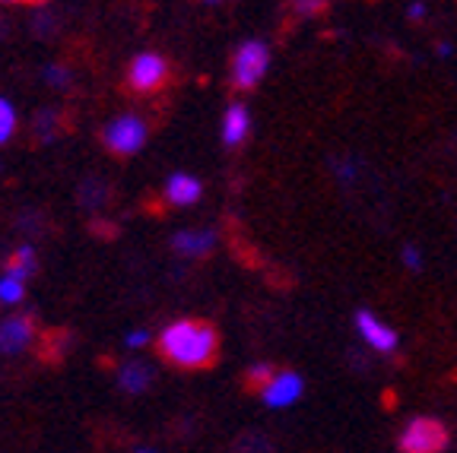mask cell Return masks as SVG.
Listing matches in <instances>:
<instances>
[{"instance_id": "cell-26", "label": "cell", "mask_w": 457, "mask_h": 453, "mask_svg": "<svg viewBox=\"0 0 457 453\" xmlns=\"http://www.w3.org/2000/svg\"><path fill=\"white\" fill-rule=\"evenodd\" d=\"M137 453H156V450H146V447H140V450H137Z\"/></svg>"}, {"instance_id": "cell-17", "label": "cell", "mask_w": 457, "mask_h": 453, "mask_svg": "<svg viewBox=\"0 0 457 453\" xmlns=\"http://www.w3.org/2000/svg\"><path fill=\"white\" fill-rule=\"evenodd\" d=\"M13 130H16V114L7 99H0V146L13 136Z\"/></svg>"}, {"instance_id": "cell-21", "label": "cell", "mask_w": 457, "mask_h": 453, "mask_svg": "<svg viewBox=\"0 0 457 453\" xmlns=\"http://www.w3.org/2000/svg\"><path fill=\"white\" fill-rule=\"evenodd\" d=\"M45 79H48V83H54V86H67V83H71V79H67L64 67H48V70H45Z\"/></svg>"}, {"instance_id": "cell-1", "label": "cell", "mask_w": 457, "mask_h": 453, "mask_svg": "<svg viewBox=\"0 0 457 453\" xmlns=\"http://www.w3.org/2000/svg\"><path fill=\"white\" fill-rule=\"evenodd\" d=\"M159 355L185 371H204L220 358V334L207 320H175L159 336Z\"/></svg>"}, {"instance_id": "cell-22", "label": "cell", "mask_w": 457, "mask_h": 453, "mask_svg": "<svg viewBox=\"0 0 457 453\" xmlns=\"http://www.w3.org/2000/svg\"><path fill=\"white\" fill-rule=\"evenodd\" d=\"M146 342H150V334H146V330H134V334H128V346L130 349H143Z\"/></svg>"}, {"instance_id": "cell-9", "label": "cell", "mask_w": 457, "mask_h": 453, "mask_svg": "<svg viewBox=\"0 0 457 453\" xmlns=\"http://www.w3.org/2000/svg\"><path fill=\"white\" fill-rule=\"evenodd\" d=\"M248 134H251V114H248V108L245 105H228L226 108V114H222V143L226 146H242L245 140H248Z\"/></svg>"}, {"instance_id": "cell-20", "label": "cell", "mask_w": 457, "mask_h": 453, "mask_svg": "<svg viewBox=\"0 0 457 453\" xmlns=\"http://www.w3.org/2000/svg\"><path fill=\"white\" fill-rule=\"evenodd\" d=\"M238 450H248V453H270V444H267L261 434H251V438H245L242 444H238Z\"/></svg>"}, {"instance_id": "cell-2", "label": "cell", "mask_w": 457, "mask_h": 453, "mask_svg": "<svg viewBox=\"0 0 457 453\" xmlns=\"http://www.w3.org/2000/svg\"><path fill=\"white\" fill-rule=\"evenodd\" d=\"M451 444V434L445 422L432 416H416L407 422V428L400 432L397 447L400 453H445Z\"/></svg>"}, {"instance_id": "cell-27", "label": "cell", "mask_w": 457, "mask_h": 453, "mask_svg": "<svg viewBox=\"0 0 457 453\" xmlns=\"http://www.w3.org/2000/svg\"><path fill=\"white\" fill-rule=\"evenodd\" d=\"M4 4H22V0H4Z\"/></svg>"}, {"instance_id": "cell-23", "label": "cell", "mask_w": 457, "mask_h": 453, "mask_svg": "<svg viewBox=\"0 0 457 453\" xmlns=\"http://www.w3.org/2000/svg\"><path fill=\"white\" fill-rule=\"evenodd\" d=\"M407 16L410 20H426V7H422V4H410Z\"/></svg>"}, {"instance_id": "cell-3", "label": "cell", "mask_w": 457, "mask_h": 453, "mask_svg": "<svg viewBox=\"0 0 457 453\" xmlns=\"http://www.w3.org/2000/svg\"><path fill=\"white\" fill-rule=\"evenodd\" d=\"M267 67H270V48L264 42H245L232 54V67H228V83L236 93H251L261 79H264Z\"/></svg>"}, {"instance_id": "cell-10", "label": "cell", "mask_w": 457, "mask_h": 453, "mask_svg": "<svg viewBox=\"0 0 457 453\" xmlns=\"http://www.w3.org/2000/svg\"><path fill=\"white\" fill-rule=\"evenodd\" d=\"M171 248L181 257H204L216 248V232L213 228H200V232H179L171 238Z\"/></svg>"}, {"instance_id": "cell-16", "label": "cell", "mask_w": 457, "mask_h": 453, "mask_svg": "<svg viewBox=\"0 0 457 453\" xmlns=\"http://www.w3.org/2000/svg\"><path fill=\"white\" fill-rule=\"evenodd\" d=\"M330 7V0H293V13L299 20H314V16H324Z\"/></svg>"}, {"instance_id": "cell-14", "label": "cell", "mask_w": 457, "mask_h": 453, "mask_svg": "<svg viewBox=\"0 0 457 453\" xmlns=\"http://www.w3.org/2000/svg\"><path fill=\"white\" fill-rule=\"evenodd\" d=\"M273 377H277V368H273L270 361H257V365H251V368L245 371V390H257V393H261Z\"/></svg>"}, {"instance_id": "cell-6", "label": "cell", "mask_w": 457, "mask_h": 453, "mask_svg": "<svg viewBox=\"0 0 457 453\" xmlns=\"http://www.w3.org/2000/svg\"><path fill=\"white\" fill-rule=\"evenodd\" d=\"M353 324H356V330H359V336H362L365 342H369L371 349L378 355H391V352H397V346H400V340H397V334H394L391 326L385 324V320H378L371 311H356V317H353Z\"/></svg>"}, {"instance_id": "cell-19", "label": "cell", "mask_w": 457, "mask_h": 453, "mask_svg": "<svg viewBox=\"0 0 457 453\" xmlns=\"http://www.w3.org/2000/svg\"><path fill=\"white\" fill-rule=\"evenodd\" d=\"M400 263H403L407 269H420L422 267L420 248H416V244H403V251H400Z\"/></svg>"}, {"instance_id": "cell-28", "label": "cell", "mask_w": 457, "mask_h": 453, "mask_svg": "<svg viewBox=\"0 0 457 453\" xmlns=\"http://www.w3.org/2000/svg\"><path fill=\"white\" fill-rule=\"evenodd\" d=\"M207 4H222V0H207Z\"/></svg>"}, {"instance_id": "cell-8", "label": "cell", "mask_w": 457, "mask_h": 453, "mask_svg": "<svg viewBox=\"0 0 457 453\" xmlns=\"http://www.w3.org/2000/svg\"><path fill=\"white\" fill-rule=\"evenodd\" d=\"M302 390H305V381L295 371H277V377L261 390V397L270 409H286L302 397Z\"/></svg>"}, {"instance_id": "cell-15", "label": "cell", "mask_w": 457, "mask_h": 453, "mask_svg": "<svg viewBox=\"0 0 457 453\" xmlns=\"http://www.w3.org/2000/svg\"><path fill=\"white\" fill-rule=\"evenodd\" d=\"M22 295H26V279L13 276V273L4 269V276H0V301L4 305H16Z\"/></svg>"}, {"instance_id": "cell-18", "label": "cell", "mask_w": 457, "mask_h": 453, "mask_svg": "<svg viewBox=\"0 0 457 453\" xmlns=\"http://www.w3.org/2000/svg\"><path fill=\"white\" fill-rule=\"evenodd\" d=\"M36 130H38V140H54V134H57V114L54 111H42L36 118Z\"/></svg>"}, {"instance_id": "cell-13", "label": "cell", "mask_w": 457, "mask_h": 453, "mask_svg": "<svg viewBox=\"0 0 457 453\" xmlns=\"http://www.w3.org/2000/svg\"><path fill=\"white\" fill-rule=\"evenodd\" d=\"M4 269H7V273H13V276H20V279L36 276V269H38L36 251H32V248H16L13 254H10V260L4 263Z\"/></svg>"}, {"instance_id": "cell-11", "label": "cell", "mask_w": 457, "mask_h": 453, "mask_svg": "<svg viewBox=\"0 0 457 453\" xmlns=\"http://www.w3.org/2000/svg\"><path fill=\"white\" fill-rule=\"evenodd\" d=\"M204 194V185H200L194 175H171L169 177V187H165V200L171 206H191L200 200Z\"/></svg>"}, {"instance_id": "cell-24", "label": "cell", "mask_w": 457, "mask_h": 453, "mask_svg": "<svg viewBox=\"0 0 457 453\" xmlns=\"http://www.w3.org/2000/svg\"><path fill=\"white\" fill-rule=\"evenodd\" d=\"M438 54H442V57H448V54H451V45H448V42H442V45H438Z\"/></svg>"}, {"instance_id": "cell-12", "label": "cell", "mask_w": 457, "mask_h": 453, "mask_svg": "<svg viewBox=\"0 0 457 453\" xmlns=\"http://www.w3.org/2000/svg\"><path fill=\"white\" fill-rule=\"evenodd\" d=\"M118 383H121V390H128V393H143V390H150V383H153V368L143 365V361H130V365H124V368L118 371Z\"/></svg>"}, {"instance_id": "cell-7", "label": "cell", "mask_w": 457, "mask_h": 453, "mask_svg": "<svg viewBox=\"0 0 457 453\" xmlns=\"http://www.w3.org/2000/svg\"><path fill=\"white\" fill-rule=\"evenodd\" d=\"M36 340V320L32 314H13L0 324V352L16 355Z\"/></svg>"}, {"instance_id": "cell-25", "label": "cell", "mask_w": 457, "mask_h": 453, "mask_svg": "<svg viewBox=\"0 0 457 453\" xmlns=\"http://www.w3.org/2000/svg\"><path fill=\"white\" fill-rule=\"evenodd\" d=\"M22 4H32V7H42V4H48V0H22Z\"/></svg>"}, {"instance_id": "cell-4", "label": "cell", "mask_w": 457, "mask_h": 453, "mask_svg": "<svg viewBox=\"0 0 457 453\" xmlns=\"http://www.w3.org/2000/svg\"><path fill=\"white\" fill-rule=\"evenodd\" d=\"M171 77V64L165 61L162 54H156V51H143V54H137L134 61H130L128 67V89L137 95H153L159 93V89H165V83H169Z\"/></svg>"}, {"instance_id": "cell-5", "label": "cell", "mask_w": 457, "mask_h": 453, "mask_svg": "<svg viewBox=\"0 0 457 453\" xmlns=\"http://www.w3.org/2000/svg\"><path fill=\"white\" fill-rule=\"evenodd\" d=\"M102 143L114 156H134L146 143V124L137 114H121V118L108 120V128L102 130Z\"/></svg>"}]
</instances>
